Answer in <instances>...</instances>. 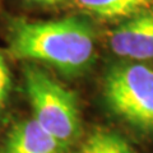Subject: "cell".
Here are the masks:
<instances>
[{"mask_svg":"<svg viewBox=\"0 0 153 153\" xmlns=\"http://www.w3.org/2000/svg\"><path fill=\"white\" fill-rule=\"evenodd\" d=\"M66 148L35 119L17 123L9 133L4 153H64Z\"/></svg>","mask_w":153,"mask_h":153,"instance_id":"cell-5","label":"cell"},{"mask_svg":"<svg viewBox=\"0 0 153 153\" xmlns=\"http://www.w3.org/2000/svg\"><path fill=\"white\" fill-rule=\"evenodd\" d=\"M103 97L112 114L130 128L153 131V68L133 61L110 66Z\"/></svg>","mask_w":153,"mask_h":153,"instance_id":"cell-3","label":"cell"},{"mask_svg":"<svg viewBox=\"0 0 153 153\" xmlns=\"http://www.w3.org/2000/svg\"><path fill=\"white\" fill-rule=\"evenodd\" d=\"M9 51L18 60L80 75L94 60L96 33L87 19L75 16L47 22L17 19L10 25Z\"/></svg>","mask_w":153,"mask_h":153,"instance_id":"cell-1","label":"cell"},{"mask_svg":"<svg viewBox=\"0 0 153 153\" xmlns=\"http://www.w3.org/2000/svg\"><path fill=\"white\" fill-rule=\"evenodd\" d=\"M23 76L33 119L69 148L80 133L79 106L75 94L35 64L25 66Z\"/></svg>","mask_w":153,"mask_h":153,"instance_id":"cell-2","label":"cell"},{"mask_svg":"<svg viewBox=\"0 0 153 153\" xmlns=\"http://www.w3.org/2000/svg\"><path fill=\"white\" fill-rule=\"evenodd\" d=\"M26 1L36 4V5H57V4H61L66 0H26Z\"/></svg>","mask_w":153,"mask_h":153,"instance_id":"cell-9","label":"cell"},{"mask_svg":"<svg viewBox=\"0 0 153 153\" xmlns=\"http://www.w3.org/2000/svg\"><path fill=\"white\" fill-rule=\"evenodd\" d=\"M108 46L123 59L153 60V8L123 21L110 33Z\"/></svg>","mask_w":153,"mask_h":153,"instance_id":"cell-4","label":"cell"},{"mask_svg":"<svg viewBox=\"0 0 153 153\" xmlns=\"http://www.w3.org/2000/svg\"><path fill=\"white\" fill-rule=\"evenodd\" d=\"M10 73L4 56L0 54V114L7 105L9 93H10Z\"/></svg>","mask_w":153,"mask_h":153,"instance_id":"cell-8","label":"cell"},{"mask_svg":"<svg viewBox=\"0 0 153 153\" xmlns=\"http://www.w3.org/2000/svg\"><path fill=\"white\" fill-rule=\"evenodd\" d=\"M74 153H138L117 133L98 129L87 137Z\"/></svg>","mask_w":153,"mask_h":153,"instance_id":"cell-7","label":"cell"},{"mask_svg":"<svg viewBox=\"0 0 153 153\" xmlns=\"http://www.w3.org/2000/svg\"><path fill=\"white\" fill-rule=\"evenodd\" d=\"M75 3L84 12L105 21H125L153 8V0H75Z\"/></svg>","mask_w":153,"mask_h":153,"instance_id":"cell-6","label":"cell"}]
</instances>
